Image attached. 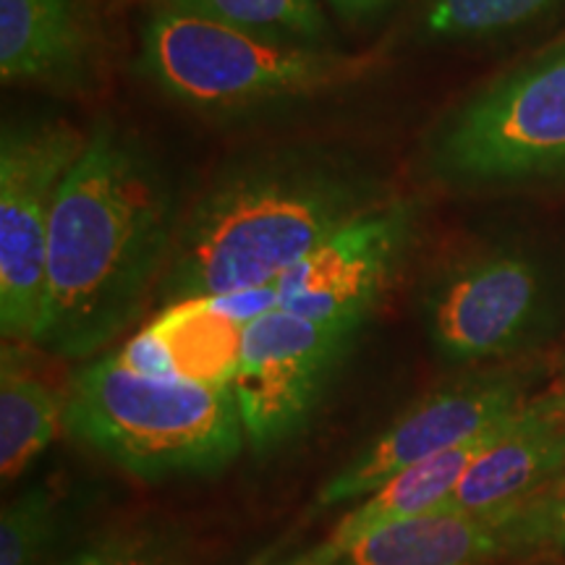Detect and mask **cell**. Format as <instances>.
Returning a JSON list of instances; mask_svg holds the SVG:
<instances>
[{"label":"cell","mask_w":565,"mask_h":565,"mask_svg":"<svg viewBox=\"0 0 565 565\" xmlns=\"http://www.w3.org/2000/svg\"><path fill=\"white\" fill-rule=\"evenodd\" d=\"M183 210L173 175L137 131L103 118L61 183L38 345L87 359L158 296Z\"/></svg>","instance_id":"obj_1"},{"label":"cell","mask_w":565,"mask_h":565,"mask_svg":"<svg viewBox=\"0 0 565 565\" xmlns=\"http://www.w3.org/2000/svg\"><path fill=\"white\" fill-rule=\"evenodd\" d=\"M395 196L385 166L341 141H280L238 154L183 210L154 303L270 286Z\"/></svg>","instance_id":"obj_2"},{"label":"cell","mask_w":565,"mask_h":565,"mask_svg":"<svg viewBox=\"0 0 565 565\" xmlns=\"http://www.w3.org/2000/svg\"><path fill=\"white\" fill-rule=\"evenodd\" d=\"M372 55L303 47L154 0L139 26L134 71L158 95L204 118L286 110L364 79Z\"/></svg>","instance_id":"obj_3"},{"label":"cell","mask_w":565,"mask_h":565,"mask_svg":"<svg viewBox=\"0 0 565 565\" xmlns=\"http://www.w3.org/2000/svg\"><path fill=\"white\" fill-rule=\"evenodd\" d=\"M63 427L118 469L152 482L221 471L246 443L231 387L152 377L118 353L74 374Z\"/></svg>","instance_id":"obj_4"},{"label":"cell","mask_w":565,"mask_h":565,"mask_svg":"<svg viewBox=\"0 0 565 565\" xmlns=\"http://www.w3.org/2000/svg\"><path fill=\"white\" fill-rule=\"evenodd\" d=\"M419 168L450 192L565 183V40L450 105L424 134Z\"/></svg>","instance_id":"obj_5"},{"label":"cell","mask_w":565,"mask_h":565,"mask_svg":"<svg viewBox=\"0 0 565 565\" xmlns=\"http://www.w3.org/2000/svg\"><path fill=\"white\" fill-rule=\"evenodd\" d=\"M561 317L555 273L515 244L458 254L422 291L424 330L450 364L524 356L555 338Z\"/></svg>","instance_id":"obj_6"},{"label":"cell","mask_w":565,"mask_h":565,"mask_svg":"<svg viewBox=\"0 0 565 565\" xmlns=\"http://www.w3.org/2000/svg\"><path fill=\"white\" fill-rule=\"evenodd\" d=\"M84 141L87 131L66 118H6L0 129V328L6 341H40L53 207Z\"/></svg>","instance_id":"obj_7"},{"label":"cell","mask_w":565,"mask_h":565,"mask_svg":"<svg viewBox=\"0 0 565 565\" xmlns=\"http://www.w3.org/2000/svg\"><path fill=\"white\" fill-rule=\"evenodd\" d=\"M359 330L278 307L246 322L231 391L254 450H270L299 433Z\"/></svg>","instance_id":"obj_8"},{"label":"cell","mask_w":565,"mask_h":565,"mask_svg":"<svg viewBox=\"0 0 565 565\" xmlns=\"http://www.w3.org/2000/svg\"><path fill=\"white\" fill-rule=\"evenodd\" d=\"M536 374L532 366H494L424 395L322 484L315 505L359 503L408 466L482 435L532 398Z\"/></svg>","instance_id":"obj_9"},{"label":"cell","mask_w":565,"mask_h":565,"mask_svg":"<svg viewBox=\"0 0 565 565\" xmlns=\"http://www.w3.org/2000/svg\"><path fill=\"white\" fill-rule=\"evenodd\" d=\"M416 233V204L395 196L341 228L273 282L278 309L320 322L364 328L404 265Z\"/></svg>","instance_id":"obj_10"},{"label":"cell","mask_w":565,"mask_h":565,"mask_svg":"<svg viewBox=\"0 0 565 565\" xmlns=\"http://www.w3.org/2000/svg\"><path fill=\"white\" fill-rule=\"evenodd\" d=\"M565 471V380L515 408L490 448L469 466L445 508L505 513Z\"/></svg>","instance_id":"obj_11"},{"label":"cell","mask_w":565,"mask_h":565,"mask_svg":"<svg viewBox=\"0 0 565 565\" xmlns=\"http://www.w3.org/2000/svg\"><path fill=\"white\" fill-rule=\"evenodd\" d=\"M0 76L84 95L97 76V38L84 0H0Z\"/></svg>","instance_id":"obj_12"},{"label":"cell","mask_w":565,"mask_h":565,"mask_svg":"<svg viewBox=\"0 0 565 565\" xmlns=\"http://www.w3.org/2000/svg\"><path fill=\"white\" fill-rule=\"evenodd\" d=\"M246 322L223 309L217 296L162 307L116 353L131 370L152 377L231 387L242 359Z\"/></svg>","instance_id":"obj_13"},{"label":"cell","mask_w":565,"mask_h":565,"mask_svg":"<svg viewBox=\"0 0 565 565\" xmlns=\"http://www.w3.org/2000/svg\"><path fill=\"white\" fill-rule=\"evenodd\" d=\"M505 553L503 513L440 508L362 536L343 550V565H487Z\"/></svg>","instance_id":"obj_14"},{"label":"cell","mask_w":565,"mask_h":565,"mask_svg":"<svg viewBox=\"0 0 565 565\" xmlns=\"http://www.w3.org/2000/svg\"><path fill=\"white\" fill-rule=\"evenodd\" d=\"M508 419H511V414L505 419H500L494 427L484 429L482 435L471 437L469 443L398 471L383 487H377V490L359 500L338 521V526L330 532L328 540L343 553L353 542L377 532V529L398 524V521L406 519H416V515L424 513L440 511L454 498L456 487L466 471H469V466L498 440V435L503 433Z\"/></svg>","instance_id":"obj_15"},{"label":"cell","mask_w":565,"mask_h":565,"mask_svg":"<svg viewBox=\"0 0 565 565\" xmlns=\"http://www.w3.org/2000/svg\"><path fill=\"white\" fill-rule=\"evenodd\" d=\"M66 424V398H58L32 372L21 370L3 349L0 372V475L3 484L17 482L42 456Z\"/></svg>","instance_id":"obj_16"},{"label":"cell","mask_w":565,"mask_h":565,"mask_svg":"<svg viewBox=\"0 0 565 565\" xmlns=\"http://www.w3.org/2000/svg\"><path fill=\"white\" fill-rule=\"evenodd\" d=\"M160 3L291 45L338 47L335 30L320 0H160Z\"/></svg>","instance_id":"obj_17"},{"label":"cell","mask_w":565,"mask_h":565,"mask_svg":"<svg viewBox=\"0 0 565 565\" xmlns=\"http://www.w3.org/2000/svg\"><path fill=\"white\" fill-rule=\"evenodd\" d=\"M565 0H424L419 34L427 42H471L534 24Z\"/></svg>","instance_id":"obj_18"},{"label":"cell","mask_w":565,"mask_h":565,"mask_svg":"<svg viewBox=\"0 0 565 565\" xmlns=\"http://www.w3.org/2000/svg\"><path fill=\"white\" fill-rule=\"evenodd\" d=\"M61 529L58 503L47 487H30L0 513V565H42Z\"/></svg>","instance_id":"obj_19"},{"label":"cell","mask_w":565,"mask_h":565,"mask_svg":"<svg viewBox=\"0 0 565 565\" xmlns=\"http://www.w3.org/2000/svg\"><path fill=\"white\" fill-rule=\"evenodd\" d=\"M55 565H189L179 536L158 526L113 529Z\"/></svg>","instance_id":"obj_20"},{"label":"cell","mask_w":565,"mask_h":565,"mask_svg":"<svg viewBox=\"0 0 565 565\" xmlns=\"http://www.w3.org/2000/svg\"><path fill=\"white\" fill-rule=\"evenodd\" d=\"M508 553L565 547V471L503 513Z\"/></svg>","instance_id":"obj_21"},{"label":"cell","mask_w":565,"mask_h":565,"mask_svg":"<svg viewBox=\"0 0 565 565\" xmlns=\"http://www.w3.org/2000/svg\"><path fill=\"white\" fill-rule=\"evenodd\" d=\"M338 19L351 26H366L398 6V0H324Z\"/></svg>","instance_id":"obj_22"},{"label":"cell","mask_w":565,"mask_h":565,"mask_svg":"<svg viewBox=\"0 0 565 565\" xmlns=\"http://www.w3.org/2000/svg\"><path fill=\"white\" fill-rule=\"evenodd\" d=\"M267 565H343V553L333 545V542L324 540L322 545L309 547L303 550V553L286 557V561L267 563Z\"/></svg>","instance_id":"obj_23"}]
</instances>
